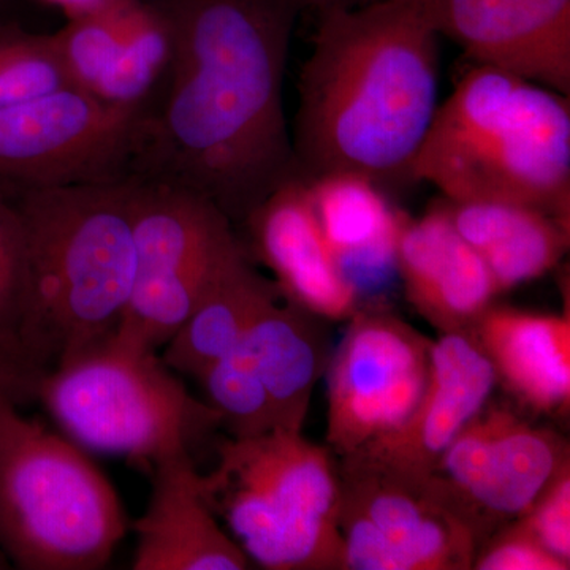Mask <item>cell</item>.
I'll return each instance as SVG.
<instances>
[{"label": "cell", "mask_w": 570, "mask_h": 570, "mask_svg": "<svg viewBox=\"0 0 570 570\" xmlns=\"http://www.w3.org/2000/svg\"><path fill=\"white\" fill-rule=\"evenodd\" d=\"M200 491L250 562L268 570H344L340 472L332 450L295 431L227 439Z\"/></svg>", "instance_id": "cell-5"}, {"label": "cell", "mask_w": 570, "mask_h": 570, "mask_svg": "<svg viewBox=\"0 0 570 570\" xmlns=\"http://www.w3.org/2000/svg\"><path fill=\"white\" fill-rule=\"evenodd\" d=\"M306 181L322 234L356 288L360 276L395 266L404 214L392 208L382 187L354 174L324 175Z\"/></svg>", "instance_id": "cell-21"}, {"label": "cell", "mask_w": 570, "mask_h": 570, "mask_svg": "<svg viewBox=\"0 0 570 570\" xmlns=\"http://www.w3.org/2000/svg\"><path fill=\"white\" fill-rule=\"evenodd\" d=\"M32 2L62 11L63 17L69 21L100 13L121 0H32Z\"/></svg>", "instance_id": "cell-30"}, {"label": "cell", "mask_w": 570, "mask_h": 570, "mask_svg": "<svg viewBox=\"0 0 570 570\" xmlns=\"http://www.w3.org/2000/svg\"><path fill=\"white\" fill-rule=\"evenodd\" d=\"M469 335L491 363L494 377L535 414H568L569 313L542 314L490 306Z\"/></svg>", "instance_id": "cell-18"}, {"label": "cell", "mask_w": 570, "mask_h": 570, "mask_svg": "<svg viewBox=\"0 0 570 570\" xmlns=\"http://www.w3.org/2000/svg\"><path fill=\"white\" fill-rule=\"evenodd\" d=\"M145 515L134 523V570H246L250 560L223 530L200 491L193 455L157 461Z\"/></svg>", "instance_id": "cell-17"}, {"label": "cell", "mask_w": 570, "mask_h": 570, "mask_svg": "<svg viewBox=\"0 0 570 570\" xmlns=\"http://www.w3.org/2000/svg\"><path fill=\"white\" fill-rule=\"evenodd\" d=\"M11 0H0V20L7 18V9H9V3Z\"/></svg>", "instance_id": "cell-33"}, {"label": "cell", "mask_w": 570, "mask_h": 570, "mask_svg": "<svg viewBox=\"0 0 570 570\" xmlns=\"http://www.w3.org/2000/svg\"><path fill=\"white\" fill-rule=\"evenodd\" d=\"M26 288L28 262L24 228L13 197L0 187V347L28 363L21 347Z\"/></svg>", "instance_id": "cell-26"}, {"label": "cell", "mask_w": 570, "mask_h": 570, "mask_svg": "<svg viewBox=\"0 0 570 570\" xmlns=\"http://www.w3.org/2000/svg\"><path fill=\"white\" fill-rule=\"evenodd\" d=\"M174 33L138 119L134 176L208 198L242 225L295 174L284 78L298 0H153Z\"/></svg>", "instance_id": "cell-1"}, {"label": "cell", "mask_w": 570, "mask_h": 570, "mask_svg": "<svg viewBox=\"0 0 570 570\" xmlns=\"http://www.w3.org/2000/svg\"><path fill=\"white\" fill-rule=\"evenodd\" d=\"M82 449L154 466L189 453L223 426L156 352L112 335L40 379L39 400Z\"/></svg>", "instance_id": "cell-7"}, {"label": "cell", "mask_w": 570, "mask_h": 570, "mask_svg": "<svg viewBox=\"0 0 570 570\" xmlns=\"http://www.w3.org/2000/svg\"><path fill=\"white\" fill-rule=\"evenodd\" d=\"M436 204L482 258L499 295L546 275L568 253L570 225L539 209L448 198Z\"/></svg>", "instance_id": "cell-20"}, {"label": "cell", "mask_w": 570, "mask_h": 570, "mask_svg": "<svg viewBox=\"0 0 570 570\" xmlns=\"http://www.w3.org/2000/svg\"><path fill=\"white\" fill-rule=\"evenodd\" d=\"M70 85L55 39L0 20V112Z\"/></svg>", "instance_id": "cell-25"}, {"label": "cell", "mask_w": 570, "mask_h": 570, "mask_svg": "<svg viewBox=\"0 0 570 570\" xmlns=\"http://www.w3.org/2000/svg\"><path fill=\"white\" fill-rule=\"evenodd\" d=\"M138 178L13 194L28 262L21 347L41 374L110 340L132 295Z\"/></svg>", "instance_id": "cell-3"}, {"label": "cell", "mask_w": 570, "mask_h": 570, "mask_svg": "<svg viewBox=\"0 0 570 570\" xmlns=\"http://www.w3.org/2000/svg\"><path fill=\"white\" fill-rule=\"evenodd\" d=\"M568 461L560 434L489 401L450 442L433 478L485 542L499 527L520 519Z\"/></svg>", "instance_id": "cell-12"}, {"label": "cell", "mask_w": 570, "mask_h": 570, "mask_svg": "<svg viewBox=\"0 0 570 570\" xmlns=\"http://www.w3.org/2000/svg\"><path fill=\"white\" fill-rule=\"evenodd\" d=\"M140 116L73 85L0 112V187L22 190L132 178Z\"/></svg>", "instance_id": "cell-10"}, {"label": "cell", "mask_w": 570, "mask_h": 570, "mask_svg": "<svg viewBox=\"0 0 570 570\" xmlns=\"http://www.w3.org/2000/svg\"><path fill=\"white\" fill-rule=\"evenodd\" d=\"M43 374L0 347V403L20 407L39 400Z\"/></svg>", "instance_id": "cell-29"}, {"label": "cell", "mask_w": 570, "mask_h": 570, "mask_svg": "<svg viewBox=\"0 0 570 570\" xmlns=\"http://www.w3.org/2000/svg\"><path fill=\"white\" fill-rule=\"evenodd\" d=\"M337 527L344 570H469L483 543L436 478H396L341 459Z\"/></svg>", "instance_id": "cell-9"}, {"label": "cell", "mask_w": 570, "mask_h": 570, "mask_svg": "<svg viewBox=\"0 0 570 570\" xmlns=\"http://www.w3.org/2000/svg\"><path fill=\"white\" fill-rule=\"evenodd\" d=\"M453 202L528 206L570 225V104L515 75L474 66L439 104L411 183Z\"/></svg>", "instance_id": "cell-4"}, {"label": "cell", "mask_w": 570, "mask_h": 570, "mask_svg": "<svg viewBox=\"0 0 570 570\" xmlns=\"http://www.w3.org/2000/svg\"><path fill=\"white\" fill-rule=\"evenodd\" d=\"M11 562L9 558H7L6 551L2 550V547H0V570L2 569H10Z\"/></svg>", "instance_id": "cell-32"}, {"label": "cell", "mask_w": 570, "mask_h": 570, "mask_svg": "<svg viewBox=\"0 0 570 570\" xmlns=\"http://www.w3.org/2000/svg\"><path fill=\"white\" fill-rule=\"evenodd\" d=\"M134 245V291L116 335L154 352L247 253L234 223L208 198L142 179L135 197Z\"/></svg>", "instance_id": "cell-8"}, {"label": "cell", "mask_w": 570, "mask_h": 570, "mask_svg": "<svg viewBox=\"0 0 570 570\" xmlns=\"http://www.w3.org/2000/svg\"><path fill=\"white\" fill-rule=\"evenodd\" d=\"M431 347L384 311L358 309L330 355L326 444L343 459L406 422L430 376Z\"/></svg>", "instance_id": "cell-11"}, {"label": "cell", "mask_w": 570, "mask_h": 570, "mask_svg": "<svg viewBox=\"0 0 570 570\" xmlns=\"http://www.w3.org/2000/svg\"><path fill=\"white\" fill-rule=\"evenodd\" d=\"M324 318L279 298L266 306L239 344L275 411L276 431L302 433L330 355Z\"/></svg>", "instance_id": "cell-19"}, {"label": "cell", "mask_w": 570, "mask_h": 570, "mask_svg": "<svg viewBox=\"0 0 570 570\" xmlns=\"http://www.w3.org/2000/svg\"><path fill=\"white\" fill-rule=\"evenodd\" d=\"M478 570H568L569 562L550 553L517 521L491 532L475 554Z\"/></svg>", "instance_id": "cell-28"}, {"label": "cell", "mask_w": 570, "mask_h": 570, "mask_svg": "<svg viewBox=\"0 0 570 570\" xmlns=\"http://www.w3.org/2000/svg\"><path fill=\"white\" fill-rule=\"evenodd\" d=\"M439 37L474 66L570 94V0H423Z\"/></svg>", "instance_id": "cell-13"}, {"label": "cell", "mask_w": 570, "mask_h": 570, "mask_svg": "<svg viewBox=\"0 0 570 570\" xmlns=\"http://www.w3.org/2000/svg\"><path fill=\"white\" fill-rule=\"evenodd\" d=\"M118 493L80 445L0 404V547L21 570H97L126 535Z\"/></svg>", "instance_id": "cell-6"}, {"label": "cell", "mask_w": 570, "mask_h": 570, "mask_svg": "<svg viewBox=\"0 0 570 570\" xmlns=\"http://www.w3.org/2000/svg\"><path fill=\"white\" fill-rule=\"evenodd\" d=\"M395 266L407 302L441 335L471 332L499 295L482 258L438 204L419 219L403 217Z\"/></svg>", "instance_id": "cell-16"}, {"label": "cell", "mask_w": 570, "mask_h": 570, "mask_svg": "<svg viewBox=\"0 0 570 570\" xmlns=\"http://www.w3.org/2000/svg\"><path fill=\"white\" fill-rule=\"evenodd\" d=\"M298 81L292 146L307 179L411 183L439 107V33L423 0H382L316 14Z\"/></svg>", "instance_id": "cell-2"}, {"label": "cell", "mask_w": 570, "mask_h": 570, "mask_svg": "<svg viewBox=\"0 0 570 570\" xmlns=\"http://www.w3.org/2000/svg\"><path fill=\"white\" fill-rule=\"evenodd\" d=\"M279 298L275 281L255 269L249 253L243 254L165 344L163 362L175 373L197 379L206 367L232 354L255 318Z\"/></svg>", "instance_id": "cell-22"}, {"label": "cell", "mask_w": 570, "mask_h": 570, "mask_svg": "<svg viewBox=\"0 0 570 570\" xmlns=\"http://www.w3.org/2000/svg\"><path fill=\"white\" fill-rule=\"evenodd\" d=\"M197 381L232 438H255L276 431L272 401L242 346L206 367Z\"/></svg>", "instance_id": "cell-24"}, {"label": "cell", "mask_w": 570, "mask_h": 570, "mask_svg": "<svg viewBox=\"0 0 570 570\" xmlns=\"http://www.w3.org/2000/svg\"><path fill=\"white\" fill-rule=\"evenodd\" d=\"M515 521L550 553L570 564V461L558 469Z\"/></svg>", "instance_id": "cell-27"}, {"label": "cell", "mask_w": 570, "mask_h": 570, "mask_svg": "<svg viewBox=\"0 0 570 570\" xmlns=\"http://www.w3.org/2000/svg\"><path fill=\"white\" fill-rule=\"evenodd\" d=\"M0 404H3V403H0Z\"/></svg>", "instance_id": "cell-34"}, {"label": "cell", "mask_w": 570, "mask_h": 570, "mask_svg": "<svg viewBox=\"0 0 570 570\" xmlns=\"http://www.w3.org/2000/svg\"><path fill=\"white\" fill-rule=\"evenodd\" d=\"M242 225L250 253L275 275L285 302L326 322L348 321L360 309L358 288L330 249L298 170Z\"/></svg>", "instance_id": "cell-15"}, {"label": "cell", "mask_w": 570, "mask_h": 570, "mask_svg": "<svg viewBox=\"0 0 570 570\" xmlns=\"http://www.w3.org/2000/svg\"><path fill=\"white\" fill-rule=\"evenodd\" d=\"M174 59V33L153 0H127L115 61L92 94L119 110L141 116L163 88Z\"/></svg>", "instance_id": "cell-23"}, {"label": "cell", "mask_w": 570, "mask_h": 570, "mask_svg": "<svg viewBox=\"0 0 570 570\" xmlns=\"http://www.w3.org/2000/svg\"><path fill=\"white\" fill-rule=\"evenodd\" d=\"M497 385L493 367L469 333H445L431 347L430 376L403 425L343 459L425 482L442 453L485 406Z\"/></svg>", "instance_id": "cell-14"}, {"label": "cell", "mask_w": 570, "mask_h": 570, "mask_svg": "<svg viewBox=\"0 0 570 570\" xmlns=\"http://www.w3.org/2000/svg\"><path fill=\"white\" fill-rule=\"evenodd\" d=\"M382 0H298L302 11H313L314 14L330 10H348L356 7L370 6Z\"/></svg>", "instance_id": "cell-31"}]
</instances>
